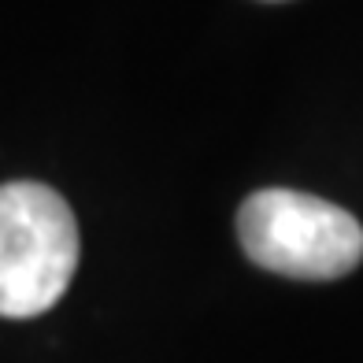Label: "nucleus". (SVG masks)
<instances>
[{
  "instance_id": "nucleus-1",
  "label": "nucleus",
  "mask_w": 363,
  "mask_h": 363,
  "mask_svg": "<svg viewBox=\"0 0 363 363\" xmlns=\"http://www.w3.org/2000/svg\"><path fill=\"white\" fill-rule=\"evenodd\" d=\"M78 267V223L71 204L41 182L0 186V315L48 311Z\"/></svg>"
},
{
  "instance_id": "nucleus-2",
  "label": "nucleus",
  "mask_w": 363,
  "mask_h": 363,
  "mask_svg": "<svg viewBox=\"0 0 363 363\" xmlns=\"http://www.w3.org/2000/svg\"><path fill=\"white\" fill-rule=\"evenodd\" d=\"M241 249L256 267L330 282L363 259V226L345 208L296 189H259L238 211Z\"/></svg>"
}]
</instances>
